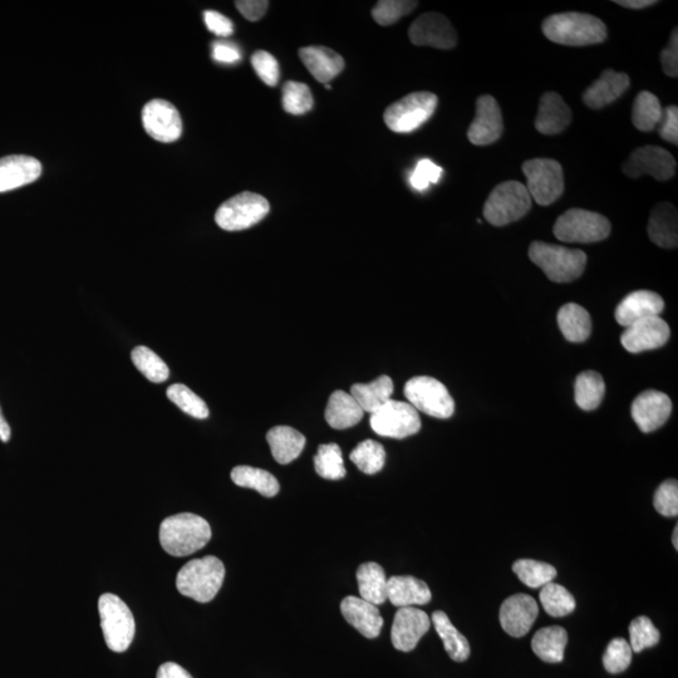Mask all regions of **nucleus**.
<instances>
[{
  "label": "nucleus",
  "mask_w": 678,
  "mask_h": 678,
  "mask_svg": "<svg viewBox=\"0 0 678 678\" xmlns=\"http://www.w3.org/2000/svg\"><path fill=\"white\" fill-rule=\"evenodd\" d=\"M432 623H434L437 635H439L442 642H444L447 655L456 662L468 660L470 656L469 641L466 640L464 635H461V633L456 630V627L452 625L447 614L442 611H436L432 614Z\"/></svg>",
  "instance_id": "nucleus-35"
},
{
  "label": "nucleus",
  "mask_w": 678,
  "mask_h": 678,
  "mask_svg": "<svg viewBox=\"0 0 678 678\" xmlns=\"http://www.w3.org/2000/svg\"><path fill=\"white\" fill-rule=\"evenodd\" d=\"M661 63L663 72L668 77L677 78L678 76V32L677 28L672 32L670 42L661 52Z\"/></svg>",
  "instance_id": "nucleus-53"
},
{
  "label": "nucleus",
  "mask_w": 678,
  "mask_h": 678,
  "mask_svg": "<svg viewBox=\"0 0 678 678\" xmlns=\"http://www.w3.org/2000/svg\"><path fill=\"white\" fill-rule=\"evenodd\" d=\"M665 309V302L660 294L651 291H637L628 294L616 309V321L622 327H630L632 324L651 317H660Z\"/></svg>",
  "instance_id": "nucleus-21"
},
{
  "label": "nucleus",
  "mask_w": 678,
  "mask_h": 678,
  "mask_svg": "<svg viewBox=\"0 0 678 678\" xmlns=\"http://www.w3.org/2000/svg\"><path fill=\"white\" fill-rule=\"evenodd\" d=\"M392 393L393 382L388 376H380L370 383H356L351 388L353 399L361 406L363 412L371 415L392 400Z\"/></svg>",
  "instance_id": "nucleus-31"
},
{
  "label": "nucleus",
  "mask_w": 678,
  "mask_h": 678,
  "mask_svg": "<svg viewBox=\"0 0 678 678\" xmlns=\"http://www.w3.org/2000/svg\"><path fill=\"white\" fill-rule=\"evenodd\" d=\"M672 402L666 393L648 390L633 401L631 414L638 429L645 434L660 429L670 419Z\"/></svg>",
  "instance_id": "nucleus-18"
},
{
  "label": "nucleus",
  "mask_w": 678,
  "mask_h": 678,
  "mask_svg": "<svg viewBox=\"0 0 678 678\" xmlns=\"http://www.w3.org/2000/svg\"><path fill=\"white\" fill-rule=\"evenodd\" d=\"M529 258L555 283L573 282L581 277L587 264V254L582 250L543 242L530 245Z\"/></svg>",
  "instance_id": "nucleus-4"
},
{
  "label": "nucleus",
  "mask_w": 678,
  "mask_h": 678,
  "mask_svg": "<svg viewBox=\"0 0 678 678\" xmlns=\"http://www.w3.org/2000/svg\"><path fill=\"white\" fill-rule=\"evenodd\" d=\"M42 174L37 159L26 155H11L0 159V193L16 190L34 183Z\"/></svg>",
  "instance_id": "nucleus-22"
},
{
  "label": "nucleus",
  "mask_w": 678,
  "mask_h": 678,
  "mask_svg": "<svg viewBox=\"0 0 678 678\" xmlns=\"http://www.w3.org/2000/svg\"><path fill=\"white\" fill-rule=\"evenodd\" d=\"M405 396L409 404L417 412L436 417L450 419L455 412V401L444 383L434 377L417 376L407 381Z\"/></svg>",
  "instance_id": "nucleus-9"
},
{
  "label": "nucleus",
  "mask_w": 678,
  "mask_h": 678,
  "mask_svg": "<svg viewBox=\"0 0 678 678\" xmlns=\"http://www.w3.org/2000/svg\"><path fill=\"white\" fill-rule=\"evenodd\" d=\"M235 6L245 19L250 22H257L267 13L269 3L267 0H239Z\"/></svg>",
  "instance_id": "nucleus-55"
},
{
  "label": "nucleus",
  "mask_w": 678,
  "mask_h": 678,
  "mask_svg": "<svg viewBox=\"0 0 678 678\" xmlns=\"http://www.w3.org/2000/svg\"><path fill=\"white\" fill-rule=\"evenodd\" d=\"M663 108L660 100L651 92L638 93L632 108V122L637 130H655L662 120Z\"/></svg>",
  "instance_id": "nucleus-38"
},
{
  "label": "nucleus",
  "mask_w": 678,
  "mask_h": 678,
  "mask_svg": "<svg viewBox=\"0 0 678 678\" xmlns=\"http://www.w3.org/2000/svg\"><path fill=\"white\" fill-rule=\"evenodd\" d=\"M504 122L499 103L493 96L484 95L476 101V116L469 127L468 137L475 146L494 144L503 135Z\"/></svg>",
  "instance_id": "nucleus-16"
},
{
  "label": "nucleus",
  "mask_w": 678,
  "mask_h": 678,
  "mask_svg": "<svg viewBox=\"0 0 678 678\" xmlns=\"http://www.w3.org/2000/svg\"><path fill=\"white\" fill-rule=\"evenodd\" d=\"M157 678H193V676L178 663L166 662L157 671Z\"/></svg>",
  "instance_id": "nucleus-57"
},
{
  "label": "nucleus",
  "mask_w": 678,
  "mask_h": 678,
  "mask_svg": "<svg viewBox=\"0 0 678 678\" xmlns=\"http://www.w3.org/2000/svg\"><path fill=\"white\" fill-rule=\"evenodd\" d=\"M630 646L633 652L640 653L646 648L656 646L660 642V631L650 618L642 616L632 621L630 625Z\"/></svg>",
  "instance_id": "nucleus-47"
},
{
  "label": "nucleus",
  "mask_w": 678,
  "mask_h": 678,
  "mask_svg": "<svg viewBox=\"0 0 678 678\" xmlns=\"http://www.w3.org/2000/svg\"><path fill=\"white\" fill-rule=\"evenodd\" d=\"M430 617L415 607L400 608L393 619L391 641L393 647L401 652L415 650L417 643L429 632Z\"/></svg>",
  "instance_id": "nucleus-17"
},
{
  "label": "nucleus",
  "mask_w": 678,
  "mask_h": 678,
  "mask_svg": "<svg viewBox=\"0 0 678 678\" xmlns=\"http://www.w3.org/2000/svg\"><path fill=\"white\" fill-rule=\"evenodd\" d=\"M539 613L538 603L528 594H515L500 607V625L508 635L523 637L532 630Z\"/></svg>",
  "instance_id": "nucleus-20"
},
{
  "label": "nucleus",
  "mask_w": 678,
  "mask_h": 678,
  "mask_svg": "<svg viewBox=\"0 0 678 678\" xmlns=\"http://www.w3.org/2000/svg\"><path fill=\"white\" fill-rule=\"evenodd\" d=\"M370 424L377 435L402 440L421 430L419 412L409 402L391 400L371 415Z\"/></svg>",
  "instance_id": "nucleus-12"
},
{
  "label": "nucleus",
  "mask_w": 678,
  "mask_h": 678,
  "mask_svg": "<svg viewBox=\"0 0 678 678\" xmlns=\"http://www.w3.org/2000/svg\"><path fill=\"white\" fill-rule=\"evenodd\" d=\"M225 567L219 558L194 559L180 569L176 577V588L183 596L199 603L213 601L223 587Z\"/></svg>",
  "instance_id": "nucleus-3"
},
{
  "label": "nucleus",
  "mask_w": 678,
  "mask_h": 678,
  "mask_svg": "<svg viewBox=\"0 0 678 678\" xmlns=\"http://www.w3.org/2000/svg\"><path fill=\"white\" fill-rule=\"evenodd\" d=\"M365 412L357 401L353 399L351 393L345 391H334L329 397L326 414L327 424L334 430H346L360 424Z\"/></svg>",
  "instance_id": "nucleus-29"
},
{
  "label": "nucleus",
  "mask_w": 678,
  "mask_h": 678,
  "mask_svg": "<svg viewBox=\"0 0 678 678\" xmlns=\"http://www.w3.org/2000/svg\"><path fill=\"white\" fill-rule=\"evenodd\" d=\"M232 480L240 488L258 491L265 498H273L280 490L279 481L269 471L252 468V466H237L232 471Z\"/></svg>",
  "instance_id": "nucleus-36"
},
{
  "label": "nucleus",
  "mask_w": 678,
  "mask_h": 678,
  "mask_svg": "<svg viewBox=\"0 0 678 678\" xmlns=\"http://www.w3.org/2000/svg\"><path fill=\"white\" fill-rule=\"evenodd\" d=\"M571 108L555 92L544 93L539 102L535 129L540 134L553 136L563 132L572 122Z\"/></svg>",
  "instance_id": "nucleus-24"
},
{
  "label": "nucleus",
  "mask_w": 678,
  "mask_h": 678,
  "mask_svg": "<svg viewBox=\"0 0 678 678\" xmlns=\"http://www.w3.org/2000/svg\"><path fill=\"white\" fill-rule=\"evenodd\" d=\"M350 459L367 475L380 473L386 463V451L380 442L365 440L351 452Z\"/></svg>",
  "instance_id": "nucleus-42"
},
{
  "label": "nucleus",
  "mask_w": 678,
  "mask_h": 678,
  "mask_svg": "<svg viewBox=\"0 0 678 678\" xmlns=\"http://www.w3.org/2000/svg\"><path fill=\"white\" fill-rule=\"evenodd\" d=\"M204 21L211 33L219 37L232 36L234 32V24L228 17L215 11H206L204 13Z\"/></svg>",
  "instance_id": "nucleus-54"
},
{
  "label": "nucleus",
  "mask_w": 678,
  "mask_h": 678,
  "mask_svg": "<svg viewBox=\"0 0 678 678\" xmlns=\"http://www.w3.org/2000/svg\"><path fill=\"white\" fill-rule=\"evenodd\" d=\"M324 87H326V90H332V87L329 86V85H326V86H324Z\"/></svg>",
  "instance_id": "nucleus-61"
},
{
  "label": "nucleus",
  "mask_w": 678,
  "mask_h": 678,
  "mask_svg": "<svg viewBox=\"0 0 678 678\" xmlns=\"http://www.w3.org/2000/svg\"><path fill=\"white\" fill-rule=\"evenodd\" d=\"M437 103L439 100L434 93H410L388 106L383 119L388 129L396 134H410L431 119Z\"/></svg>",
  "instance_id": "nucleus-8"
},
{
  "label": "nucleus",
  "mask_w": 678,
  "mask_h": 678,
  "mask_svg": "<svg viewBox=\"0 0 678 678\" xmlns=\"http://www.w3.org/2000/svg\"><path fill=\"white\" fill-rule=\"evenodd\" d=\"M282 103L284 111L301 116L313 108V96L306 83L289 81L284 83Z\"/></svg>",
  "instance_id": "nucleus-45"
},
{
  "label": "nucleus",
  "mask_w": 678,
  "mask_h": 678,
  "mask_svg": "<svg viewBox=\"0 0 678 678\" xmlns=\"http://www.w3.org/2000/svg\"><path fill=\"white\" fill-rule=\"evenodd\" d=\"M677 535H678V528L676 527L675 530H673V537H672V540H673L672 543H673V545H675V548H676V549H678V538H677Z\"/></svg>",
  "instance_id": "nucleus-60"
},
{
  "label": "nucleus",
  "mask_w": 678,
  "mask_h": 678,
  "mask_svg": "<svg viewBox=\"0 0 678 678\" xmlns=\"http://www.w3.org/2000/svg\"><path fill=\"white\" fill-rule=\"evenodd\" d=\"M527 178L528 193L535 203L549 206L564 193V175L562 165L552 159H533L522 166Z\"/></svg>",
  "instance_id": "nucleus-11"
},
{
  "label": "nucleus",
  "mask_w": 678,
  "mask_h": 678,
  "mask_svg": "<svg viewBox=\"0 0 678 678\" xmlns=\"http://www.w3.org/2000/svg\"><path fill=\"white\" fill-rule=\"evenodd\" d=\"M567 643V631L562 627L553 626L543 628V630L535 633L532 648L540 660L548 663H559L564 660Z\"/></svg>",
  "instance_id": "nucleus-34"
},
{
  "label": "nucleus",
  "mask_w": 678,
  "mask_h": 678,
  "mask_svg": "<svg viewBox=\"0 0 678 678\" xmlns=\"http://www.w3.org/2000/svg\"><path fill=\"white\" fill-rule=\"evenodd\" d=\"M539 598L544 611L552 617L568 616L576 609V599L572 593L557 583L550 582L542 587Z\"/></svg>",
  "instance_id": "nucleus-40"
},
{
  "label": "nucleus",
  "mask_w": 678,
  "mask_h": 678,
  "mask_svg": "<svg viewBox=\"0 0 678 678\" xmlns=\"http://www.w3.org/2000/svg\"><path fill=\"white\" fill-rule=\"evenodd\" d=\"M614 3L623 8L643 9L655 6L658 2H655V0H616Z\"/></svg>",
  "instance_id": "nucleus-58"
},
{
  "label": "nucleus",
  "mask_w": 678,
  "mask_h": 678,
  "mask_svg": "<svg viewBox=\"0 0 678 678\" xmlns=\"http://www.w3.org/2000/svg\"><path fill=\"white\" fill-rule=\"evenodd\" d=\"M660 136L670 144L678 145V108L668 106L663 110L660 122Z\"/></svg>",
  "instance_id": "nucleus-52"
},
{
  "label": "nucleus",
  "mask_w": 678,
  "mask_h": 678,
  "mask_svg": "<svg viewBox=\"0 0 678 678\" xmlns=\"http://www.w3.org/2000/svg\"><path fill=\"white\" fill-rule=\"evenodd\" d=\"M676 166L671 152L658 146H643L632 152L622 165V171L631 179L650 175L657 181H667L675 176Z\"/></svg>",
  "instance_id": "nucleus-13"
},
{
  "label": "nucleus",
  "mask_w": 678,
  "mask_h": 678,
  "mask_svg": "<svg viewBox=\"0 0 678 678\" xmlns=\"http://www.w3.org/2000/svg\"><path fill=\"white\" fill-rule=\"evenodd\" d=\"M544 36L569 47L592 46L606 41L607 27L601 19L586 13H559L545 19Z\"/></svg>",
  "instance_id": "nucleus-1"
},
{
  "label": "nucleus",
  "mask_w": 678,
  "mask_h": 678,
  "mask_svg": "<svg viewBox=\"0 0 678 678\" xmlns=\"http://www.w3.org/2000/svg\"><path fill=\"white\" fill-rule=\"evenodd\" d=\"M211 56L214 60L224 65H234L242 60L239 48L232 43L216 42L211 47Z\"/></svg>",
  "instance_id": "nucleus-56"
},
{
  "label": "nucleus",
  "mask_w": 678,
  "mask_h": 678,
  "mask_svg": "<svg viewBox=\"0 0 678 678\" xmlns=\"http://www.w3.org/2000/svg\"><path fill=\"white\" fill-rule=\"evenodd\" d=\"M417 6L419 3L411 2V0H381L373 7L372 17L380 26H392L402 17L415 11Z\"/></svg>",
  "instance_id": "nucleus-46"
},
{
  "label": "nucleus",
  "mask_w": 678,
  "mask_h": 678,
  "mask_svg": "<svg viewBox=\"0 0 678 678\" xmlns=\"http://www.w3.org/2000/svg\"><path fill=\"white\" fill-rule=\"evenodd\" d=\"M131 360L137 370L151 382L162 383L170 376L169 367L150 348L145 346L136 347L131 352Z\"/></svg>",
  "instance_id": "nucleus-44"
},
{
  "label": "nucleus",
  "mask_w": 678,
  "mask_h": 678,
  "mask_svg": "<svg viewBox=\"0 0 678 678\" xmlns=\"http://www.w3.org/2000/svg\"><path fill=\"white\" fill-rule=\"evenodd\" d=\"M444 170L430 159H422L410 176L412 188L419 191L429 189L431 184L439 183Z\"/></svg>",
  "instance_id": "nucleus-50"
},
{
  "label": "nucleus",
  "mask_w": 678,
  "mask_h": 678,
  "mask_svg": "<svg viewBox=\"0 0 678 678\" xmlns=\"http://www.w3.org/2000/svg\"><path fill=\"white\" fill-rule=\"evenodd\" d=\"M142 125L152 139L171 144L183 134V121L173 103L165 100H152L142 110Z\"/></svg>",
  "instance_id": "nucleus-14"
},
{
  "label": "nucleus",
  "mask_w": 678,
  "mask_h": 678,
  "mask_svg": "<svg viewBox=\"0 0 678 678\" xmlns=\"http://www.w3.org/2000/svg\"><path fill=\"white\" fill-rule=\"evenodd\" d=\"M513 572L519 581L529 588H542L557 577V569L553 565L537 562L533 559H520L513 565Z\"/></svg>",
  "instance_id": "nucleus-39"
},
{
  "label": "nucleus",
  "mask_w": 678,
  "mask_h": 678,
  "mask_svg": "<svg viewBox=\"0 0 678 678\" xmlns=\"http://www.w3.org/2000/svg\"><path fill=\"white\" fill-rule=\"evenodd\" d=\"M558 326L569 342L587 341L592 333V319L589 313L576 303L565 304L558 312Z\"/></svg>",
  "instance_id": "nucleus-32"
},
{
  "label": "nucleus",
  "mask_w": 678,
  "mask_h": 678,
  "mask_svg": "<svg viewBox=\"0 0 678 678\" xmlns=\"http://www.w3.org/2000/svg\"><path fill=\"white\" fill-rule=\"evenodd\" d=\"M314 468L321 478L326 480H341L345 478L347 471L341 447L337 444H324L318 447L317 455L314 456Z\"/></svg>",
  "instance_id": "nucleus-41"
},
{
  "label": "nucleus",
  "mask_w": 678,
  "mask_h": 678,
  "mask_svg": "<svg viewBox=\"0 0 678 678\" xmlns=\"http://www.w3.org/2000/svg\"><path fill=\"white\" fill-rule=\"evenodd\" d=\"M341 612L346 621L355 627L361 635L377 638L381 635L383 618L377 606L365 599L358 597H346L341 603Z\"/></svg>",
  "instance_id": "nucleus-23"
},
{
  "label": "nucleus",
  "mask_w": 678,
  "mask_h": 678,
  "mask_svg": "<svg viewBox=\"0 0 678 678\" xmlns=\"http://www.w3.org/2000/svg\"><path fill=\"white\" fill-rule=\"evenodd\" d=\"M304 66L318 82L328 85L339 73L345 70V60L333 49L322 46H309L299 49Z\"/></svg>",
  "instance_id": "nucleus-26"
},
{
  "label": "nucleus",
  "mask_w": 678,
  "mask_h": 678,
  "mask_svg": "<svg viewBox=\"0 0 678 678\" xmlns=\"http://www.w3.org/2000/svg\"><path fill=\"white\" fill-rule=\"evenodd\" d=\"M360 598L366 602L381 606L387 601V578L380 564L368 562L357 569Z\"/></svg>",
  "instance_id": "nucleus-33"
},
{
  "label": "nucleus",
  "mask_w": 678,
  "mask_h": 678,
  "mask_svg": "<svg viewBox=\"0 0 678 678\" xmlns=\"http://www.w3.org/2000/svg\"><path fill=\"white\" fill-rule=\"evenodd\" d=\"M269 211V201L264 196L245 191L221 204L215 221L226 232H240L260 223Z\"/></svg>",
  "instance_id": "nucleus-10"
},
{
  "label": "nucleus",
  "mask_w": 678,
  "mask_h": 678,
  "mask_svg": "<svg viewBox=\"0 0 678 678\" xmlns=\"http://www.w3.org/2000/svg\"><path fill=\"white\" fill-rule=\"evenodd\" d=\"M606 385L598 372L584 371L577 377L574 396L579 407L584 411H593L602 404Z\"/></svg>",
  "instance_id": "nucleus-37"
},
{
  "label": "nucleus",
  "mask_w": 678,
  "mask_h": 678,
  "mask_svg": "<svg viewBox=\"0 0 678 678\" xmlns=\"http://www.w3.org/2000/svg\"><path fill=\"white\" fill-rule=\"evenodd\" d=\"M167 399L194 419L205 420L209 417V407L195 392L183 383H175L167 388Z\"/></svg>",
  "instance_id": "nucleus-43"
},
{
  "label": "nucleus",
  "mask_w": 678,
  "mask_h": 678,
  "mask_svg": "<svg viewBox=\"0 0 678 678\" xmlns=\"http://www.w3.org/2000/svg\"><path fill=\"white\" fill-rule=\"evenodd\" d=\"M12 430L9 426L6 417H4L2 412V407H0V440L3 442H8L11 440Z\"/></svg>",
  "instance_id": "nucleus-59"
},
{
  "label": "nucleus",
  "mask_w": 678,
  "mask_h": 678,
  "mask_svg": "<svg viewBox=\"0 0 678 678\" xmlns=\"http://www.w3.org/2000/svg\"><path fill=\"white\" fill-rule=\"evenodd\" d=\"M670 334V327L661 317H651L627 327L621 343L631 353L652 351L665 346Z\"/></svg>",
  "instance_id": "nucleus-19"
},
{
  "label": "nucleus",
  "mask_w": 678,
  "mask_h": 678,
  "mask_svg": "<svg viewBox=\"0 0 678 678\" xmlns=\"http://www.w3.org/2000/svg\"><path fill=\"white\" fill-rule=\"evenodd\" d=\"M611 229L606 216L593 211L571 209L555 221L553 232L560 242L589 244L607 239Z\"/></svg>",
  "instance_id": "nucleus-7"
},
{
  "label": "nucleus",
  "mask_w": 678,
  "mask_h": 678,
  "mask_svg": "<svg viewBox=\"0 0 678 678\" xmlns=\"http://www.w3.org/2000/svg\"><path fill=\"white\" fill-rule=\"evenodd\" d=\"M267 441L270 450H272L273 458L282 465L291 464L292 461L299 458L304 446H306V437L289 426H275L270 429L267 434Z\"/></svg>",
  "instance_id": "nucleus-30"
},
{
  "label": "nucleus",
  "mask_w": 678,
  "mask_h": 678,
  "mask_svg": "<svg viewBox=\"0 0 678 678\" xmlns=\"http://www.w3.org/2000/svg\"><path fill=\"white\" fill-rule=\"evenodd\" d=\"M648 235L652 243L663 249H675L678 245V215L675 205L660 203L651 211Z\"/></svg>",
  "instance_id": "nucleus-28"
},
{
  "label": "nucleus",
  "mask_w": 678,
  "mask_h": 678,
  "mask_svg": "<svg viewBox=\"0 0 678 678\" xmlns=\"http://www.w3.org/2000/svg\"><path fill=\"white\" fill-rule=\"evenodd\" d=\"M160 544L173 557H186L203 549L211 539L210 524L199 515L181 513L160 525Z\"/></svg>",
  "instance_id": "nucleus-2"
},
{
  "label": "nucleus",
  "mask_w": 678,
  "mask_h": 678,
  "mask_svg": "<svg viewBox=\"0 0 678 678\" xmlns=\"http://www.w3.org/2000/svg\"><path fill=\"white\" fill-rule=\"evenodd\" d=\"M655 508L663 517L678 515V484L676 480H667L660 485L655 494Z\"/></svg>",
  "instance_id": "nucleus-49"
},
{
  "label": "nucleus",
  "mask_w": 678,
  "mask_h": 678,
  "mask_svg": "<svg viewBox=\"0 0 678 678\" xmlns=\"http://www.w3.org/2000/svg\"><path fill=\"white\" fill-rule=\"evenodd\" d=\"M632 653L630 642H627L625 638H614L609 642L606 653H604V668L613 675L626 671L631 665Z\"/></svg>",
  "instance_id": "nucleus-48"
},
{
  "label": "nucleus",
  "mask_w": 678,
  "mask_h": 678,
  "mask_svg": "<svg viewBox=\"0 0 678 678\" xmlns=\"http://www.w3.org/2000/svg\"><path fill=\"white\" fill-rule=\"evenodd\" d=\"M631 80L626 73L613 70L604 71L601 77L583 93V101L593 110L611 105L630 88Z\"/></svg>",
  "instance_id": "nucleus-25"
},
{
  "label": "nucleus",
  "mask_w": 678,
  "mask_h": 678,
  "mask_svg": "<svg viewBox=\"0 0 678 678\" xmlns=\"http://www.w3.org/2000/svg\"><path fill=\"white\" fill-rule=\"evenodd\" d=\"M429 586L421 579L396 576L387 579V599L399 608L424 606L431 601Z\"/></svg>",
  "instance_id": "nucleus-27"
},
{
  "label": "nucleus",
  "mask_w": 678,
  "mask_h": 678,
  "mask_svg": "<svg viewBox=\"0 0 678 678\" xmlns=\"http://www.w3.org/2000/svg\"><path fill=\"white\" fill-rule=\"evenodd\" d=\"M98 612L107 647L117 653L129 650L136 631L134 614L129 606L115 594L106 593L98 601Z\"/></svg>",
  "instance_id": "nucleus-5"
},
{
  "label": "nucleus",
  "mask_w": 678,
  "mask_h": 678,
  "mask_svg": "<svg viewBox=\"0 0 678 678\" xmlns=\"http://www.w3.org/2000/svg\"><path fill=\"white\" fill-rule=\"evenodd\" d=\"M252 66L260 80L265 85L275 87L278 85L280 70L279 63L273 54L265 51H257L252 56Z\"/></svg>",
  "instance_id": "nucleus-51"
},
{
  "label": "nucleus",
  "mask_w": 678,
  "mask_h": 678,
  "mask_svg": "<svg viewBox=\"0 0 678 678\" xmlns=\"http://www.w3.org/2000/svg\"><path fill=\"white\" fill-rule=\"evenodd\" d=\"M532 209L527 186L519 181H505L491 191L484 206V218L494 226H505L524 218Z\"/></svg>",
  "instance_id": "nucleus-6"
},
{
  "label": "nucleus",
  "mask_w": 678,
  "mask_h": 678,
  "mask_svg": "<svg viewBox=\"0 0 678 678\" xmlns=\"http://www.w3.org/2000/svg\"><path fill=\"white\" fill-rule=\"evenodd\" d=\"M415 46L451 49L458 43V34L449 19L440 13H425L416 19L409 31Z\"/></svg>",
  "instance_id": "nucleus-15"
}]
</instances>
